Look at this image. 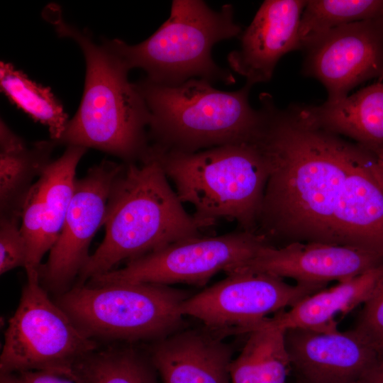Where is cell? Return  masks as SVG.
Returning <instances> with one entry per match:
<instances>
[{"label":"cell","mask_w":383,"mask_h":383,"mask_svg":"<svg viewBox=\"0 0 383 383\" xmlns=\"http://www.w3.org/2000/svg\"><path fill=\"white\" fill-rule=\"evenodd\" d=\"M263 123L256 141L270 172L256 233L274 246L337 243L334 215L345 179L363 148L309 126L262 93Z\"/></svg>","instance_id":"obj_1"},{"label":"cell","mask_w":383,"mask_h":383,"mask_svg":"<svg viewBox=\"0 0 383 383\" xmlns=\"http://www.w3.org/2000/svg\"><path fill=\"white\" fill-rule=\"evenodd\" d=\"M44 16L60 37L79 46L86 62L81 103L57 145L95 148L127 164L146 160L150 114L135 83L128 80L129 68L102 42L96 43L87 31L65 21L58 7L49 6Z\"/></svg>","instance_id":"obj_2"},{"label":"cell","mask_w":383,"mask_h":383,"mask_svg":"<svg viewBox=\"0 0 383 383\" xmlns=\"http://www.w3.org/2000/svg\"><path fill=\"white\" fill-rule=\"evenodd\" d=\"M105 235L79 274L77 284L186 238L203 229L183 207L158 160L123 163L109 194Z\"/></svg>","instance_id":"obj_3"},{"label":"cell","mask_w":383,"mask_h":383,"mask_svg":"<svg viewBox=\"0 0 383 383\" xmlns=\"http://www.w3.org/2000/svg\"><path fill=\"white\" fill-rule=\"evenodd\" d=\"M167 179L202 228L219 219L235 221L256 233L270 164L255 140L195 152L164 151L151 146Z\"/></svg>","instance_id":"obj_4"},{"label":"cell","mask_w":383,"mask_h":383,"mask_svg":"<svg viewBox=\"0 0 383 383\" xmlns=\"http://www.w3.org/2000/svg\"><path fill=\"white\" fill-rule=\"evenodd\" d=\"M198 78L177 86L147 77L135 83L148 107L150 145L164 151L195 152L228 144L252 142L263 123L260 108L249 102L252 87L234 91L213 87Z\"/></svg>","instance_id":"obj_5"},{"label":"cell","mask_w":383,"mask_h":383,"mask_svg":"<svg viewBox=\"0 0 383 383\" xmlns=\"http://www.w3.org/2000/svg\"><path fill=\"white\" fill-rule=\"evenodd\" d=\"M242 32L234 21L231 4L217 11L201 0H174L168 19L144 41L129 45L104 38L102 43L129 70L143 69L148 79L160 84L177 86L196 77L232 84L234 76L213 61L211 49Z\"/></svg>","instance_id":"obj_6"},{"label":"cell","mask_w":383,"mask_h":383,"mask_svg":"<svg viewBox=\"0 0 383 383\" xmlns=\"http://www.w3.org/2000/svg\"><path fill=\"white\" fill-rule=\"evenodd\" d=\"M190 292L151 283L77 284L57 304L87 336L126 341L163 339L185 327Z\"/></svg>","instance_id":"obj_7"},{"label":"cell","mask_w":383,"mask_h":383,"mask_svg":"<svg viewBox=\"0 0 383 383\" xmlns=\"http://www.w3.org/2000/svg\"><path fill=\"white\" fill-rule=\"evenodd\" d=\"M96 348L94 340L51 301L39 274L27 276L4 334L1 374L74 365Z\"/></svg>","instance_id":"obj_8"},{"label":"cell","mask_w":383,"mask_h":383,"mask_svg":"<svg viewBox=\"0 0 383 383\" xmlns=\"http://www.w3.org/2000/svg\"><path fill=\"white\" fill-rule=\"evenodd\" d=\"M271 245L262 235L245 231L217 236L183 239L130 260L121 269L88 280L89 286L119 283H182L204 285L219 271L228 270L253 258Z\"/></svg>","instance_id":"obj_9"},{"label":"cell","mask_w":383,"mask_h":383,"mask_svg":"<svg viewBox=\"0 0 383 383\" xmlns=\"http://www.w3.org/2000/svg\"><path fill=\"white\" fill-rule=\"evenodd\" d=\"M192 294L181 305L183 316L200 320L204 327L223 338L245 334L247 330L271 313L292 307L319 290L289 284L267 273L238 272Z\"/></svg>","instance_id":"obj_10"},{"label":"cell","mask_w":383,"mask_h":383,"mask_svg":"<svg viewBox=\"0 0 383 383\" xmlns=\"http://www.w3.org/2000/svg\"><path fill=\"white\" fill-rule=\"evenodd\" d=\"M123 166L104 160L76 179L61 232L39 269L40 284L48 289L65 292L87 262L90 243L104 226L111 189Z\"/></svg>","instance_id":"obj_11"},{"label":"cell","mask_w":383,"mask_h":383,"mask_svg":"<svg viewBox=\"0 0 383 383\" xmlns=\"http://www.w3.org/2000/svg\"><path fill=\"white\" fill-rule=\"evenodd\" d=\"M304 50V75L323 84L327 101L341 99L367 80L383 79V18L336 28Z\"/></svg>","instance_id":"obj_12"},{"label":"cell","mask_w":383,"mask_h":383,"mask_svg":"<svg viewBox=\"0 0 383 383\" xmlns=\"http://www.w3.org/2000/svg\"><path fill=\"white\" fill-rule=\"evenodd\" d=\"M382 263L383 255L360 248L296 242L282 247L267 245L253 258L226 273H267L322 289L330 282L347 280Z\"/></svg>","instance_id":"obj_13"},{"label":"cell","mask_w":383,"mask_h":383,"mask_svg":"<svg viewBox=\"0 0 383 383\" xmlns=\"http://www.w3.org/2000/svg\"><path fill=\"white\" fill-rule=\"evenodd\" d=\"M284 339L292 370L306 383H357L379 357L352 328H289Z\"/></svg>","instance_id":"obj_14"},{"label":"cell","mask_w":383,"mask_h":383,"mask_svg":"<svg viewBox=\"0 0 383 383\" xmlns=\"http://www.w3.org/2000/svg\"><path fill=\"white\" fill-rule=\"evenodd\" d=\"M307 1L266 0L240 35V45L227 56L231 69L252 87L267 82L279 60L301 49L299 25Z\"/></svg>","instance_id":"obj_15"},{"label":"cell","mask_w":383,"mask_h":383,"mask_svg":"<svg viewBox=\"0 0 383 383\" xmlns=\"http://www.w3.org/2000/svg\"><path fill=\"white\" fill-rule=\"evenodd\" d=\"M206 327L183 328L154 343L150 360L162 383H231L233 350Z\"/></svg>","instance_id":"obj_16"},{"label":"cell","mask_w":383,"mask_h":383,"mask_svg":"<svg viewBox=\"0 0 383 383\" xmlns=\"http://www.w3.org/2000/svg\"><path fill=\"white\" fill-rule=\"evenodd\" d=\"M302 122L345 136L367 149H383V82L321 105L288 107Z\"/></svg>","instance_id":"obj_17"},{"label":"cell","mask_w":383,"mask_h":383,"mask_svg":"<svg viewBox=\"0 0 383 383\" xmlns=\"http://www.w3.org/2000/svg\"><path fill=\"white\" fill-rule=\"evenodd\" d=\"M383 279V263L359 275L309 295L286 311L267 317L249 328H306L326 331L338 328L335 317L348 314L363 304Z\"/></svg>","instance_id":"obj_18"},{"label":"cell","mask_w":383,"mask_h":383,"mask_svg":"<svg viewBox=\"0 0 383 383\" xmlns=\"http://www.w3.org/2000/svg\"><path fill=\"white\" fill-rule=\"evenodd\" d=\"M57 143L41 140L28 146L1 119L0 122V218L21 220L25 200L33 187L52 161Z\"/></svg>","instance_id":"obj_19"},{"label":"cell","mask_w":383,"mask_h":383,"mask_svg":"<svg viewBox=\"0 0 383 383\" xmlns=\"http://www.w3.org/2000/svg\"><path fill=\"white\" fill-rule=\"evenodd\" d=\"M285 330L259 328L248 333L238 356L229 366L231 383H287L292 366Z\"/></svg>","instance_id":"obj_20"},{"label":"cell","mask_w":383,"mask_h":383,"mask_svg":"<svg viewBox=\"0 0 383 383\" xmlns=\"http://www.w3.org/2000/svg\"><path fill=\"white\" fill-rule=\"evenodd\" d=\"M87 150L79 145H67L62 155L52 160L37 180L43 200L45 253L50 250L62 228L74 193L76 169Z\"/></svg>","instance_id":"obj_21"},{"label":"cell","mask_w":383,"mask_h":383,"mask_svg":"<svg viewBox=\"0 0 383 383\" xmlns=\"http://www.w3.org/2000/svg\"><path fill=\"white\" fill-rule=\"evenodd\" d=\"M1 91L16 107L45 126L57 145L69 122L62 104L50 88L33 81L13 65L1 61Z\"/></svg>","instance_id":"obj_22"},{"label":"cell","mask_w":383,"mask_h":383,"mask_svg":"<svg viewBox=\"0 0 383 383\" xmlns=\"http://www.w3.org/2000/svg\"><path fill=\"white\" fill-rule=\"evenodd\" d=\"M378 18H383V0L307 1L299 25L301 49L336 28Z\"/></svg>","instance_id":"obj_23"},{"label":"cell","mask_w":383,"mask_h":383,"mask_svg":"<svg viewBox=\"0 0 383 383\" xmlns=\"http://www.w3.org/2000/svg\"><path fill=\"white\" fill-rule=\"evenodd\" d=\"M74 365L87 383H157L150 359L132 348L92 352Z\"/></svg>","instance_id":"obj_24"},{"label":"cell","mask_w":383,"mask_h":383,"mask_svg":"<svg viewBox=\"0 0 383 383\" xmlns=\"http://www.w3.org/2000/svg\"><path fill=\"white\" fill-rule=\"evenodd\" d=\"M21 220V230L28 248L26 276L39 274L41 260L45 254L43 249L45 218L43 196L37 182L25 200Z\"/></svg>","instance_id":"obj_25"},{"label":"cell","mask_w":383,"mask_h":383,"mask_svg":"<svg viewBox=\"0 0 383 383\" xmlns=\"http://www.w3.org/2000/svg\"><path fill=\"white\" fill-rule=\"evenodd\" d=\"M18 218H0V274L25 268L28 248Z\"/></svg>","instance_id":"obj_26"},{"label":"cell","mask_w":383,"mask_h":383,"mask_svg":"<svg viewBox=\"0 0 383 383\" xmlns=\"http://www.w3.org/2000/svg\"><path fill=\"white\" fill-rule=\"evenodd\" d=\"M352 329L370 342L380 355L383 351V279L363 304Z\"/></svg>","instance_id":"obj_27"},{"label":"cell","mask_w":383,"mask_h":383,"mask_svg":"<svg viewBox=\"0 0 383 383\" xmlns=\"http://www.w3.org/2000/svg\"><path fill=\"white\" fill-rule=\"evenodd\" d=\"M15 383H87L74 365L9 374Z\"/></svg>","instance_id":"obj_28"},{"label":"cell","mask_w":383,"mask_h":383,"mask_svg":"<svg viewBox=\"0 0 383 383\" xmlns=\"http://www.w3.org/2000/svg\"><path fill=\"white\" fill-rule=\"evenodd\" d=\"M357 383H383V355Z\"/></svg>","instance_id":"obj_29"},{"label":"cell","mask_w":383,"mask_h":383,"mask_svg":"<svg viewBox=\"0 0 383 383\" xmlns=\"http://www.w3.org/2000/svg\"><path fill=\"white\" fill-rule=\"evenodd\" d=\"M370 150L372 152V159L371 163V169L372 173L377 181L378 182L379 184L383 189V149H375Z\"/></svg>","instance_id":"obj_30"},{"label":"cell","mask_w":383,"mask_h":383,"mask_svg":"<svg viewBox=\"0 0 383 383\" xmlns=\"http://www.w3.org/2000/svg\"><path fill=\"white\" fill-rule=\"evenodd\" d=\"M0 383H15L9 374H1Z\"/></svg>","instance_id":"obj_31"},{"label":"cell","mask_w":383,"mask_h":383,"mask_svg":"<svg viewBox=\"0 0 383 383\" xmlns=\"http://www.w3.org/2000/svg\"><path fill=\"white\" fill-rule=\"evenodd\" d=\"M294 383H306V382L296 378Z\"/></svg>","instance_id":"obj_32"},{"label":"cell","mask_w":383,"mask_h":383,"mask_svg":"<svg viewBox=\"0 0 383 383\" xmlns=\"http://www.w3.org/2000/svg\"><path fill=\"white\" fill-rule=\"evenodd\" d=\"M382 355H383V351H382V353L380 354V355H379V356H382Z\"/></svg>","instance_id":"obj_33"}]
</instances>
